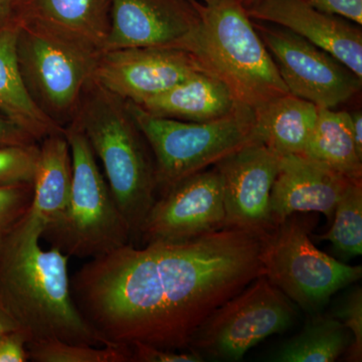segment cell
Masks as SVG:
<instances>
[{
  "label": "cell",
  "instance_id": "1f68e13d",
  "mask_svg": "<svg viewBox=\"0 0 362 362\" xmlns=\"http://www.w3.org/2000/svg\"><path fill=\"white\" fill-rule=\"evenodd\" d=\"M37 143L32 135L28 134L20 126L0 113V146L4 145H28Z\"/></svg>",
  "mask_w": 362,
  "mask_h": 362
},
{
  "label": "cell",
  "instance_id": "2e32d148",
  "mask_svg": "<svg viewBox=\"0 0 362 362\" xmlns=\"http://www.w3.org/2000/svg\"><path fill=\"white\" fill-rule=\"evenodd\" d=\"M303 154L280 157L270 197L275 226L294 214H322L332 221L335 206L351 181Z\"/></svg>",
  "mask_w": 362,
  "mask_h": 362
},
{
  "label": "cell",
  "instance_id": "d4e9b609",
  "mask_svg": "<svg viewBox=\"0 0 362 362\" xmlns=\"http://www.w3.org/2000/svg\"><path fill=\"white\" fill-rule=\"evenodd\" d=\"M28 361L132 362L131 347L92 346L52 339L26 345Z\"/></svg>",
  "mask_w": 362,
  "mask_h": 362
},
{
  "label": "cell",
  "instance_id": "44dd1931",
  "mask_svg": "<svg viewBox=\"0 0 362 362\" xmlns=\"http://www.w3.org/2000/svg\"><path fill=\"white\" fill-rule=\"evenodd\" d=\"M71 177V150L65 133L47 136L40 145L33 202L25 216L45 228L65 209L70 199Z\"/></svg>",
  "mask_w": 362,
  "mask_h": 362
},
{
  "label": "cell",
  "instance_id": "5bb4252c",
  "mask_svg": "<svg viewBox=\"0 0 362 362\" xmlns=\"http://www.w3.org/2000/svg\"><path fill=\"white\" fill-rule=\"evenodd\" d=\"M245 7L252 20L287 28L362 78V33L356 23L318 11L307 0H250Z\"/></svg>",
  "mask_w": 362,
  "mask_h": 362
},
{
  "label": "cell",
  "instance_id": "d6a6232c",
  "mask_svg": "<svg viewBox=\"0 0 362 362\" xmlns=\"http://www.w3.org/2000/svg\"><path fill=\"white\" fill-rule=\"evenodd\" d=\"M349 114L351 118L354 143H356L357 152L362 157V114L361 111H354Z\"/></svg>",
  "mask_w": 362,
  "mask_h": 362
},
{
  "label": "cell",
  "instance_id": "3957f363",
  "mask_svg": "<svg viewBox=\"0 0 362 362\" xmlns=\"http://www.w3.org/2000/svg\"><path fill=\"white\" fill-rule=\"evenodd\" d=\"M199 20L175 45L255 109L289 93L243 0H192Z\"/></svg>",
  "mask_w": 362,
  "mask_h": 362
},
{
  "label": "cell",
  "instance_id": "6da1fadb",
  "mask_svg": "<svg viewBox=\"0 0 362 362\" xmlns=\"http://www.w3.org/2000/svg\"><path fill=\"white\" fill-rule=\"evenodd\" d=\"M264 238L223 228L187 240L133 244L70 277L78 311L107 346L189 349L218 307L264 275Z\"/></svg>",
  "mask_w": 362,
  "mask_h": 362
},
{
  "label": "cell",
  "instance_id": "83f0119b",
  "mask_svg": "<svg viewBox=\"0 0 362 362\" xmlns=\"http://www.w3.org/2000/svg\"><path fill=\"white\" fill-rule=\"evenodd\" d=\"M335 318L341 321L343 325L351 333L354 341L346 352H349L347 361H361L362 358V291L361 287H357L335 312Z\"/></svg>",
  "mask_w": 362,
  "mask_h": 362
},
{
  "label": "cell",
  "instance_id": "9a60e30c",
  "mask_svg": "<svg viewBox=\"0 0 362 362\" xmlns=\"http://www.w3.org/2000/svg\"><path fill=\"white\" fill-rule=\"evenodd\" d=\"M109 4L110 26L103 52L175 47L199 20L192 0H109Z\"/></svg>",
  "mask_w": 362,
  "mask_h": 362
},
{
  "label": "cell",
  "instance_id": "4fadbf2b",
  "mask_svg": "<svg viewBox=\"0 0 362 362\" xmlns=\"http://www.w3.org/2000/svg\"><path fill=\"white\" fill-rule=\"evenodd\" d=\"M280 157L263 143L251 141L214 164L223 187L226 228L261 238L273 230L270 197Z\"/></svg>",
  "mask_w": 362,
  "mask_h": 362
},
{
  "label": "cell",
  "instance_id": "30bf717a",
  "mask_svg": "<svg viewBox=\"0 0 362 362\" xmlns=\"http://www.w3.org/2000/svg\"><path fill=\"white\" fill-rule=\"evenodd\" d=\"M254 25L290 94L318 108L334 109L361 92L362 78L327 52L287 28Z\"/></svg>",
  "mask_w": 362,
  "mask_h": 362
},
{
  "label": "cell",
  "instance_id": "ba28073f",
  "mask_svg": "<svg viewBox=\"0 0 362 362\" xmlns=\"http://www.w3.org/2000/svg\"><path fill=\"white\" fill-rule=\"evenodd\" d=\"M312 220L294 214L264 238V276L293 303L317 314L331 297L361 280V266H349L328 256L310 239Z\"/></svg>",
  "mask_w": 362,
  "mask_h": 362
},
{
  "label": "cell",
  "instance_id": "e0dca14e",
  "mask_svg": "<svg viewBox=\"0 0 362 362\" xmlns=\"http://www.w3.org/2000/svg\"><path fill=\"white\" fill-rule=\"evenodd\" d=\"M109 0H20L16 18L101 54L110 26Z\"/></svg>",
  "mask_w": 362,
  "mask_h": 362
},
{
  "label": "cell",
  "instance_id": "7c38bea8",
  "mask_svg": "<svg viewBox=\"0 0 362 362\" xmlns=\"http://www.w3.org/2000/svg\"><path fill=\"white\" fill-rule=\"evenodd\" d=\"M204 71L175 47H130L101 52L93 81L125 101L140 104Z\"/></svg>",
  "mask_w": 362,
  "mask_h": 362
},
{
  "label": "cell",
  "instance_id": "cb8c5ba5",
  "mask_svg": "<svg viewBox=\"0 0 362 362\" xmlns=\"http://www.w3.org/2000/svg\"><path fill=\"white\" fill-rule=\"evenodd\" d=\"M332 226L327 233L314 235L317 240H328L345 259L362 252V180L347 185L335 206Z\"/></svg>",
  "mask_w": 362,
  "mask_h": 362
},
{
  "label": "cell",
  "instance_id": "8992f818",
  "mask_svg": "<svg viewBox=\"0 0 362 362\" xmlns=\"http://www.w3.org/2000/svg\"><path fill=\"white\" fill-rule=\"evenodd\" d=\"M126 102L153 154L160 194L254 141V109L246 105H239L233 113L216 120L187 122L151 115Z\"/></svg>",
  "mask_w": 362,
  "mask_h": 362
},
{
  "label": "cell",
  "instance_id": "4316f807",
  "mask_svg": "<svg viewBox=\"0 0 362 362\" xmlns=\"http://www.w3.org/2000/svg\"><path fill=\"white\" fill-rule=\"evenodd\" d=\"M33 185L0 187V243L32 204Z\"/></svg>",
  "mask_w": 362,
  "mask_h": 362
},
{
  "label": "cell",
  "instance_id": "7402d4cb",
  "mask_svg": "<svg viewBox=\"0 0 362 362\" xmlns=\"http://www.w3.org/2000/svg\"><path fill=\"white\" fill-rule=\"evenodd\" d=\"M303 156L338 175L362 180V157L354 143L349 112L319 108Z\"/></svg>",
  "mask_w": 362,
  "mask_h": 362
},
{
  "label": "cell",
  "instance_id": "f546056e",
  "mask_svg": "<svg viewBox=\"0 0 362 362\" xmlns=\"http://www.w3.org/2000/svg\"><path fill=\"white\" fill-rule=\"evenodd\" d=\"M323 13L333 14L356 25H362V0H307Z\"/></svg>",
  "mask_w": 362,
  "mask_h": 362
},
{
  "label": "cell",
  "instance_id": "484cf974",
  "mask_svg": "<svg viewBox=\"0 0 362 362\" xmlns=\"http://www.w3.org/2000/svg\"><path fill=\"white\" fill-rule=\"evenodd\" d=\"M40 145H4L0 146V187L33 185Z\"/></svg>",
  "mask_w": 362,
  "mask_h": 362
},
{
  "label": "cell",
  "instance_id": "603a6c76",
  "mask_svg": "<svg viewBox=\"0 0 362 362\" xmlns=\"http://www.w3.org/2000/svg\"><path fill=\"white\" fill-rule=\"evenodd\" d=\"M351 333L334 316H316L296 337L286 340L271 361L278 362H333L349 350Z\"/></svg>",
  "mask_w": 362,
  "mask_h": 362
},
{
  "label": "cell",
  "instance_id": "836d02e7",
  "mask_svg": "<svg viewBox=\"0 0 362 362\" xmlns=\"http://www.w3.org/2000/svg\"><path fill=\"white\" fill-rule=\"evenodd\" d=\"M20 0H0V25L14 20Z\"/></svg>",
  "mask_w": 362,
  "mask_h": 362
},
{
  "label": "cell",
  "instance_id": "ac0fdd59",
  "mask_svg": "<svg viewBox=\"0 0 362 362\" xmlns=\"http://www.w3.org/2000/svg\"><path fill=\"white\" fill-rule=\"evenodd\" d=\"M136 105L154 116L207 122L233 113L240 103L221 80L201 71L173 89Z\"/></svg>",
  "mask_w": 362,
  "mask_h": 362
},
{
  "label": "cell",
  "instance_id": "9c48e42d",
  "mask_svg": "<svg viewBox=\"0 0 362 362\" xmlns=\"http://www.w3.org/2000/svg\"><path fill=\"white\" fill-rule=\"evenodd\" d=\"M297 317L291 300L262 275L197 328L189 349L204 357L240 361L266 338L290 329Z\"/></svg>",
  "mask_w": 362,
  "mask_h": 362
},
{
  "label": "cell",
  "instance_id": "277c9868",
  "mask_svg": "<svg viewBox=\"0 0 362 362\" xmlns=\"http://www.w3.org/2000/svg\"><path fill=\"white\" fill-rule=\"evenodd\" d=\"M71 122L77 124L103 165L114 199L138 240L156 199V163L127 102L92 80Z\"/></svg>",
  "mask_w": 362,
  "mask_h": 362
},
{
  "label": "cell",
  "instance_id": "d590c367",
  "mask_svg": "<svg viewBox=\"0 0 362 362\" xmlns=\"http://www.w3.org/2000/svg\"><path fill=\"white\" fill-rule=\"evenodd\" d=\"M249 1H250V0H243V2H244V4H247V2H249Z\"/></svg>",
  "mask_w": 362,
  "mask_h": 362
},
{
  "label": "cell",
  "instance_id": "7a4b0ae2",
  "mask_svg": "<svg viewBox=\"0 0 362 362\" xmlns=\"http://www.w3.org/2000/svg\"><path fill=\"white\" fill-rule=\"evenodd\" d=\"M42 230L25 214L0 243V315L26 345L57 339L107 346L74 303L70 257L42 249Z\"/></svg>",
  "mask_w": 362,
  "mask_h": 362
},
{
  "label": "cell",
  "instance_id": "5b68a950",
  "mask_svg": "<svg viewBox=\"0 0 362 362\" xmlns=\"http://www.w3.org/2000/svg\"><path fill=\"white\" fill-rule=\"evenodd\" d=\"M71 156L68 204L45 226L42 238L54 249L80 259H94L132 244L127 221L114 199L87 137L75 122L65 127Z\"/></svg>",
  "mask_w": 362,
  "mask_h": 362
},
{
  "label": "cell",
  "instance_id": "e575fe53",
  "mask_svg": "<svg viewBox=\"0 0 362 362\" xmlns=\"http://www.w3.org/2000/svg\"><path fill=\"white\" fill-rule=\"evenodd\" d=\"M8 331H13L9 324L6 322V319L0 315V337L4 333L8 332Z\"/></svg>",
  "mask_w": 362,
  "mask_h": 362
},
{
  "label": "cell",
  "instance_id": "8fae6325",
  "mask_svg": "<svg viewBox=\"0 0 362 362\" xmlns=\"http://www.w3.org/2000/svg\"><path fill=\"white\" fill-rule=\"evenodd\" d=\"M223 187L218 169L183 178L156 199L140 230L143 246L194 239L226 228Z\"/></svg>",
  "mask_w": 362,
  "mask_h": 362
},
{
  "label": "cell",
  "instance_id": "f1b7e54d",
  "mask_svg": "<svg viewBox=\"0 0 362 362\" xmlns=\"http://www.w3.org/2000/svg\"><path fill=\"white\" fill-rule=\"evenodd\" d=\"M132 362H202L204 357L194 350L161 349L143 343L131 346Z\"/></svg>",
  "mask_w": 362,
  "mask_h": 362
},
{
  "label": "cell",
  "instance_id": "4dcf8cb0",
  "mask_svg": "<svg viewBox=\"0 0 362 362\" xmlns=\"http://www.w3.org/2000/svg\"><path fill=\"white\" fill-rule=\"evenodd\" d=\"M28 361L25 337L16 331H8L0 337V362Z\"/></svg>",
  "mask_w": 362,
  "mask_h": 362
},
{
  "label": "cell",
  "instance_id": "ffe728a7",
  "mask_svg": "<svg viewBox=\"0 0 362 362\" xmlns=\"http://www.w3.org/2000/svg\"><path fill=\"white\" fill-rule=\"evenodd\" d=\"M318 111L311 102L290 93L274 98L254 109V141L280 156L303 154Z\"/></svg>",
  "mask_w": 362,
  "mask_h": 362
},
{
  "label": "cell",
  "instance_id": "d6986e66",
  "mask_svg": "<svg viewBox=\"0 0 362 362\" xmlns=\"http://www.w3.org/2000/svg\"><path fill=\"white\" fill-rule=\"evenodd\" d=\"M18 30L16 18L0 25V113L39 142L65 129L40 110L26 89L16 52Z\"/></svg>",
  "mask_w": 362,
  "mask_h": 362
},
{
  "label": "cell",
  "instance_id": "52a82bcc",
  "mask_svg": "<svg viewBox=\"0 0 362 362\" xmlns=\"http://www.w3.org/2000/svg\"><path fill=\"white\" fill-rule=\"evenodd\" d=\"M16 18V52L26 89L40 110L65 129L77 114L100 54Z\"/></svg>",
  "mask_w": 362,
  "mask_h": 362
}]
</instances>
